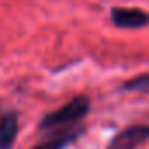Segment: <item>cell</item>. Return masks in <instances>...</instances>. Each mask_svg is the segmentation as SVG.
Returning a JSON list of instances; mask_svg holds the SVG:
<instances>
[{
  "label": "cell",
  "mask_w": 149,
  "mask_h": 149,
  "mask_svg": "<svg viewBox=\"0 0 149 149\" xmlns=\"http://www.w3.org/2000/svg\"><path fill=\"white\" fill-rule=\"evenodd\" d=\"M90 111H91V98L88 95H77L67 104H63L60 109L44 114L39 121V130L53 133L79 126L83 119L90 114Z\"/></svg>",
  "instance_id": "6da1fadb"
},
{
  "label": "cell",
  "mask_w": 149,
  "mask_h": 149,
  "mask_svg": "<svg viewBox=\"0 0 149 149\" xmlns=\"http://www.w3.org/2000/svg\"><path fill=\"white\" fill-rule=\"evenodd\" d=\"M149 139V126L146 123L132 125L118 132L107 144L105 149H140Z\"/></svg>",
  "instance_id": "7a4b0ae2"
},
{
  "label": "cell",
  "mask_w": 149,
  "mask_h": 149,
  "mask_svg": "<svg viewBox=\"0 0 149 149\" xmlns=\"http://www.w3.org/2000/svg\"><path fill=\"white\" fill-rule=\"evenodd\" d=\"M111 23L123 30H140L149 23V14L140 7H112L111 9Z\"/></svg>",
  "instance_id": "3957f363"
},
{
  "label": "cell",
  "mask_w": 149,
  "mask_h": 149,
  "mask_svg": "<svg viewBox=\"0 0 149 149\" xmlns=\"http://www.w3.org/2000/svg\"><path fill=\"white\" fill-rule=\"evenodd\" d=\"M84 132H86V128L83 125L68 128V130H61V132H53L46 140H42L40 144L33 146L32 149H67L77 139H81V135Z\"/></svg>",
  "instance_id": "277c9868"
},
{
  "label": "cell",
  "mask_w": 149,
  "mask_h": 149,
  "mask_svg": "<svg viewBox=\"0 0 149 149\" xmlns=\"http://www.w3.org/2000/svg\"><path fill=\"white\" fill-rule=\"evenodd\" d=\"M19 132V114L13 109L0 112V149H13Z\"/></svg>",
  "instance_id": "5b68a950"
},
{
  "label": "cell",
  "mask_w": 149,
  "mask_h": 149,
  "mask_svg": "<svg viewBox=\"0 0 149 149\" xmlns=\"http://www.w3.org/2000/svg\"><path fill=\"white\" fill-rule=\"evenodd\" d=\"M121 90L123 91H139L142 95H147L149 93V74H140L139 77L128 79L126 83L121 84Z\"/></svg>",
  "instance_id": "8992f818"
}]
</instances>
